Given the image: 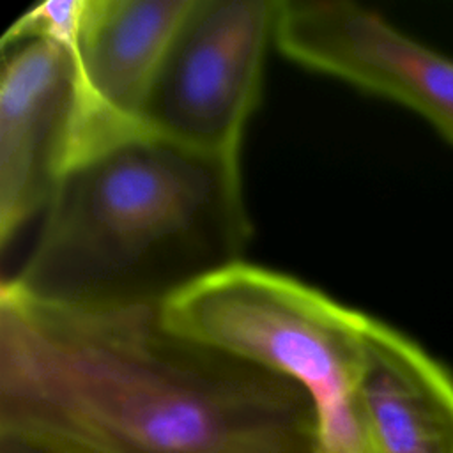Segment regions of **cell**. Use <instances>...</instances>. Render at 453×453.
<instances>
[{
	"instance_id": "6da1fadb",
	"label": "cell",
	"mask_w": 453,
	"mask_h": 453,
	"mask_svg": "<svg viewBox=\"0 0 453 453\" xmlns=\"http://www.w3.org/2000/svg\"><path fill=\"white\" fill-rule=\"evenodd\" d=\"M0 435L53 453H322L297 380L172 331L154 304L0 288Z\"/></svg>"
},
{
	"instance_id": "7a4b0ae2",
	"label": "cell",
	"mask_w": 453,
	"mask_h": 453,
	"mask_svg": "<svg viewBox=\"0 0 453 453\" xmlns=\"http://www.w3.org/2000/svg\"><path fill=\"white\" fill-rule=\"evenodd\" d=\"M251 235L241 161L143 133L62 177L7 281L53 303L161 306L241 262Z\"/></svg>"
},
{
	"instance_id": "3957f363",
	"label": "cell",
	"mask_w": 453,
	"mask_h": 453,
	"mask_svg": "<svg viewBox=\"0 0 453 453\" xmlns=\"http://www.w3.org/2000/svg\"><path fill=\"white\" fill-rule=\"evenodd\" d=\"M368 317L290 274L246 260L161 304L172 331L304 386L319 409L322 453H365L357 388Z\"/></svg>"
},
{
	"instance_id": "277c9868",
	"label": "cell",
	"mask_w": 453,
	"mask_h": 453,
	"mask_svg": "<svg viewBox=\"0 0 453 453\" xmlns=\"http://www.w3.org/2000/svg\"><path fill=\"white\" fill-rule=\"evenodd\" d=\"M276 18L278 0H195L145 104V129L241 161Z\"/></svg>"
},
{
	"instance_id": "5b68a950",
	"label": "cell",
	"mask_w": 453,
	"mask_h": 453,
	"mask_svg": "<svg viewBox=\"0 0 453 453\" xmlns=\"http://www.w3.org/2000/svg\"><path fill=\"white\" fill-rule=\"evenodd\" d=\"M276 48L296 64L395 101L453 143V58L347 0H278Z\"/></svg>"
},
{
	"instance_id": "8992f818",
	"label": "cell",
	"mask_w": 453,
	"mask_h": 453,
	"mask_svg": "<svg viewBox=\"0 0 453 453\" xmlns=\"http://www.w3.org/2000/svg\"><path fill=\"white\" fill-rule=\"evenodd\" d=\"M195 0H83L74 39L76 103L67 172L150 133L143 111ZM65 172V173H67Z\"/></svg>"
},
{
	"instance_id": "52a82bcc",
	"label": "cell",
	"mask_w": 453,
	"mask_h": 453,
	"mask_svg": "<svg viewBox=\"0 0 453 453\" xmlns=\"http://www.w3.org/2000/svg\"><path fill=\"white\" fill-rule=\"evenodd\" d=\"M4 57L0 80V244L46 211L67 172L76 103L71 50L23 41Z\"/></svg>"
},
{
	"instance_id": "ba28073f",
	"label": "cell",
	"mask_w": 453,
	"mask_h": 453,
	"mask_svg": "<svg viewBox=\"0 0 453 453\" xmlns=\"http://www.w3.org/2000/svg\"><path fill=\"white\" fill-rule=\"evenodd\" d=\"M357 405L365 453H453V377L372 315Z\"/></svg>"
},
{
	"instance_id": "9c48e42d",
	"label": "cell",
	"mask_w": 453,
	"mask_h": 453,
	"mask_svg": "<svg viewBox=\"0 0 453 453\" xmlns=\"http://www.w3.org/2000/svg\"><path fill=\"white\" fill-rule=\"evenodd\" d=\"M0 453H53V451L21 439L0 435Z\"/></svg>"
}]
</instances>
